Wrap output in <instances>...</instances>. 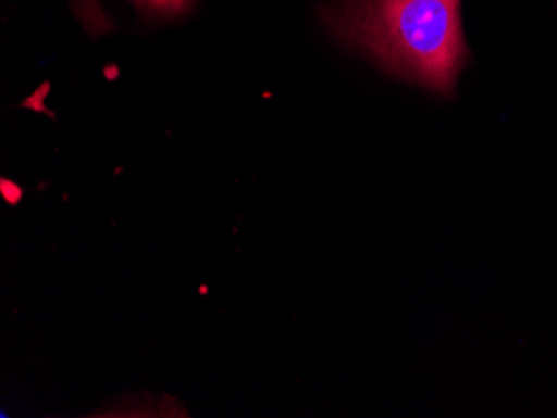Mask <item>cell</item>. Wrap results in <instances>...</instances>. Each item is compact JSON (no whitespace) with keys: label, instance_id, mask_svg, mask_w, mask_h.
<instances>
[{"label":"cell","instance_id":"cell-1","mask_svg":"<svg viewBox=\"0 0 557 418\" xmlns=\"http://www.w3.org/2000/svg\"><path fill=\"white\" fill-rule=\"evenodd\" d=\"M325 18L384 71L443 96L468 62L459 0H343Z\"/></svg>","mask_w":557,"mask_h":418},{"label":"cell","instance_id":"cell-2","mask_svg":"<svg viewBox=\"0 0 557 418\" xmlns=\"http://www.w3.org/2000/svg\"><path fill=\"white\" fill-rule=\"evenodd\" d=\"M147 11L156 14L175 15L189 8L190 0H136Z\"/></svg>","mask_w":557,"mask_h":418}]
</instances>
